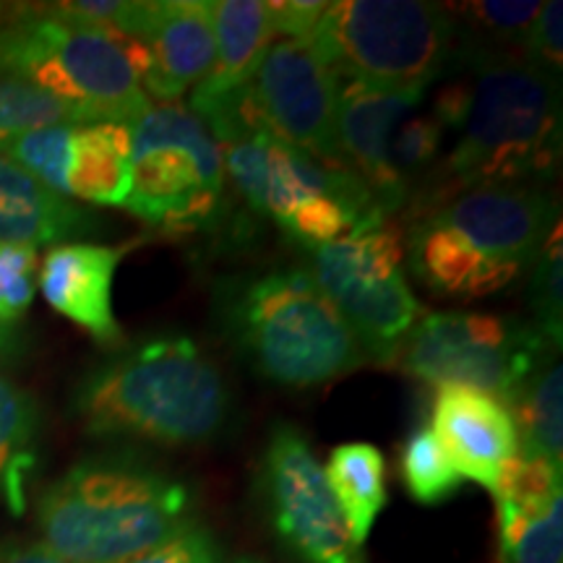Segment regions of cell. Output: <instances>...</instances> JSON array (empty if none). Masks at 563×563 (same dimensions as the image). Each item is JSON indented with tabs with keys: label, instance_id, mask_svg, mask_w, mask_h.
Returning a JSON list of instances; mask_svg holds the SVG:
<instances>
[{
	"label": "cell",
	"instance_id": "15",
	"mask_svg": "<svg viewBox=\"0 0 563 563\" xmlns=\"http://www.w3.org/2000/svg\"><path fill=\"white\" fill-rule=\"evenodd\" d=\"M431 431L462 481L496 490L504 470L519 454L517 422L493 394L443 386L433 399Z\"/></svg>",
	"mask_w": 563,
	"mask_h": 563
},
{
	"label": "cell",
	"instance_id": "30",
	"mask_svg": "<svg viewBox=\"0 0 563 563\" xmlns=\"http://www.w3.org/2000/svg\"><path fill=\"white\" fill-rule=\"evenodd\" d=\"M561 0L540 5L538 19L527 32L522 55L527 60L538 63L540 68L551 70V74L561 76V63H563V42H561Z\"/></svg>",
	"mask_w": 563,
	"mask_h": 563
},
{
	"label": "cell",
	"instance_id": "2",
	"mask_svg": "<svg viewBox=\"0 0 563 563\" xmlns=\"http://www.w3.org/2000/svg\"><path fill=\"white\" fill-rule=\"evenodd\" d=\"M74 407L97 439L196 446L220 435L232 394L191 336L159 334L91 371Z\"/></svg>",
	"mask_w": 563,
	"mask_h": 563
},
{
	"label": "cell",
	"instance_id": "16",
	"mask_svg": "<svg viewBox=\"0 0 563 563\" xmlns=\"http://www.w3.org/2000/svg\"><path fill=\"white\" fill-rule=\"evenodd\" d=\"M139 42L150 53V74L144 79L150 102H178L214 70L217 47L207 0H150Z\"/></svg>",
	"mask_w": 563,
	"mask_h": 563
},
{
	"label": "cell",
	"instance_id": "9",
	"mask_svg": "<svg viewBox=\"0 0 563 563\" xmlns=\"http://www.w3.org/2000/svg\"><path fill=\"white\" fill-rule=\"evenodd\" d=\"M405 228L378 217L352 235L311 251V277L332 300L368 361L391 365L422 306L405 277Z\"/></svg>",
	"mask_w": 563,
	"mask_h": 563
},
{
	"label": "cell",
	"instance_id": "6",
	"mask_svg": "<svg viewBox=\"0 0 563 563\" xmlns=\"http://www.w3.org/2000/svg\"><path fill=\"white\" fill-rule=\"evenodd\" d=\"M150 53L121 32L55 19L19 3L0 30V79L45 91L81 112L84 123H133L152 108L144 95Z\"/></svg>",
	"mask_w": 563,
	"mask_h": 563
},
{
	"label": "cell",
	"instance_id": "3",
	"mask_svg": "<svg viewBox=\"0 0 563 563\" xmlns=\"http://www.w3.org/2000/svg\"><path fill=\"white\" fill-rule=\"evenodd\" d=\"M555 224L559 201L548 188H475L426 209L405 258L412 277L439 298L481 300L532 266Z\"/></svg>",
	"mask_w": 563,
	"mask_h": 563
},
{
	"label": "cell",
	"instance_id": "17",
	"mask_svg": "<svg viewBox=\"0 0 563 563\" xmlns=\"http://www.w3.org/2000/svg\"><path fill=\"white\" fill-rule=\"evenodd\" d=\"M125 249L97 243H60L47 251L40 269V290L55 308L104 347L123 342L112 311V282Z\"/></svg>",
	"mask_w": 563,
	"mask_h": 563
},
{
	"label": "cell",
	"instance_id": "10",
	"mask_svg": "<svg viewBox=\"0 0 563 563\" xmlns=\"http://www.w3.org/2000/svg\"><path fill=\"white\" fill-rule=\"evenodd\" d=\"M548 357H553V344L530 323L493 313L435 311L422 313L391 365L435 389L467 386L509 407Z\"/></svg>",
	"mask_w": 563,
	"mask_h": 563
},
{
	"label": "cell",
	"instance_id": "22",
	"mask_svg": "<svg viewBox=\"0 0 563 563\" xmlns=\"http://www.w3.org/2000/svg\"><path fill=\"white\" fill-rule=\"evenodd\" d=\"M498 561L563 563V493L543 501L496 498Z\"/></svg>",
	"mask_w": 563,
	"mask_h": 563
},
{
	"label": "cell",
	"instance_id": "25",
	"mask_svg": "<svg viewBox=\"0 0 563 563\" xmlns=\"http://www.w3.org/2000/svg\"><path fill=\"white\" fill-rule=\"evenodd\" d=\"M399 473L410 496L418 504H441L460 490L462 477L443 454L431 426H422L405 441Z\"/></svg>",
	"mask_w": 563,
	"mask_h": 563
},
{
	"label": "cell",
	"instance_id": "31",
	"mask_svg": "<svg viewBox=\"0 0 563 563\" xmlns=\"http://www.w3.org/2000/svg\"><path fill=\"white\" fill-rule=\"evenodd\" d=\"M329 3L321 0H282L269 3L274 34H282L287 40H308L327 11Z\"/></svg>",
	"mask_w": 563,
	"mask_h": 563
},
{
	"label": "cell",
	"instance_id": "18",
	"mask_svg": "<svg viewBox=\"0 0 563 563\" xmlns=\"http://www.w3.org/2000/svg\"><path fill=\"white\" fill-rule=\"evenodd\" d=\"M95 228V217L76 207L0 154V243L60 245Z\"/></svg>",
	"mask_w": 563,
	"mask_h": 563
},
{
	"label": "cell",
	"instance_id": "4",
	"mask_svg": "<svg viewBox=\"0 0 563 563\" xmlns=\"http://www.w3.org/2000/svg\"><path fill=\"white\" fill-rule=\"evenodd\" d=\"M191 519L186 485L123 456L79 462L37 504L42 548L66 563H125Z\"/></svg>",
	"mask_w": 563,
	"mask_h": 563
},
{
	"label": "cell",
	"instance_id": "34",
	"mask_svg": "<svg viewBox=\"0 0 563 563\" xmlns=\"http://www.w3.org/2000/svg\"><path fill=\"white\" fill-rule=\"evenodd\" d=\"M16 11H19V3H0V30L16 16Z\"/></svg>",
	"mask_w": 563,
	"mask_h": 563
},
{
	"label": "cell",
	"instance_id": "5",
	"mask_svg": "<svg viewBox=\"0 0 563 563\" xmlns=\"http://www.w3.org/2000/svg\"><path fill=\"white\" fill-rule=\"evenodd\" d=\"M217 308L238 355L258 378L282 389H313L368 361L308 269L228 282Z\"/></svg>",
	"mask_w": 563,
	"mask_h": 563
},
{
	"label": "cell",
	"instance_id": "29",
	"mask_svg": "<svg viewBox=\"0 0 563 563\" xmlns=\"http://www.w3.org/2000/svg\"><path fill=\"white\" fill-rule=\"evenodd\" d=\"M125 563H222V553L214 534L191 519L165 543L133 555Z\"/></svg>",
	"mask_w": 563,
	"mask_h": 563
},
{
	"label": "cell",
	"instance_id": "35",
	"mask_svg": "<svg viewBox=\"0 0 563 563\" xmlns=\"http://www.w3.org/2000/svg\"><path fill=\"white\" fill-rule=\"evenodd\" d=\"M232 563H264V561H258V559H238V561H232Z\"/></svg>",
	"mask_w": 563,
	"mask_h": 563
},
{
	"label": "cell",
	"instance_id": "7",
	"mask_svg": "<svg viewBox=\"0 0 563 563\" xmlns=\"http://www.w3.org/2000/svg\"><path fill=\"white\" fill-rule=\"evenodd\" d=\"M308 42L336 79L431 89L456 60L460 26L441 3L340 0L327 5Z\"/></svg>",
	"mask_w": 563,
	"mask_h": 563
},
{
	"label": "cell",
	"instance_id": "24",
	"mask_svg": "<svg viewBox=\"0 0 563 563\" xmlns=\"http://www.w3.org/2000/svg\"><path fill=\"white\" fill-rule=\"evenodd\" d=\"M538 0H475L449 5L460 26V47L477 53H522L525 37L540 13Z\"/></svg>",
	"mask_w": 563,
	"mask_h": 563
},
{
	"label": "cell",
	"instance_id": "1",
	"mask_svg": "<svg viewBox=\"0 0 563 563\" xmlns=\"http://www.w3.org/2000/svg\"><path fill=\"white\" fill-rule=\"evenodd\" d=\"M460 76L431 100L452 146L422 183L431 209L475 188H548L561 162V76L522 53L456 51Z\"/></svg>",
	"mask_w": 563,
	"mask_h": 563
},
{
	"label": "cell",
	"instance_id": "32",
	"mask_svg": "<svg viewBox=\"0 0 563 563\" xmlns=\"http://www.w3.org/2000/svg\"><path fill=\"white\" fill-rule=\"evenodd\" d=\"M0 563H66L42 545H5L0 548Z\"/></svg>",
	"mask_w": 563,
	"mask_h": 563
},
{
	"label": "cell",
	"instance_id": "33",
	"mask_svg": "<svg viewBox=\"0 0 563 563\" xmlns=\"http://www.w3.org/2000/svg\"><path fill=\"white\" fill-rule=\"evenodd\" d=\"M16 347H19V340H16V332H13V327L0 323V357L13 355Z\"/></svg>",
	"mask_w": 563,
	"mask_h": 563
},
{
	"label": "cell",
	"instance_id": "20",
	"mask_svg": "<svg viewBox=\"0 0 563 563\" xmlns=\"http://www.w3.org/2000/svg\"><path fill=\"white\" fill-rule=\"evenodd\" d=\"M323 475H327L329 488L347 519L352 538L357 545H363L373 530V522L389 501L382 449L363 441L340 443L329 454Z\"/></svg>",
	"mask_w": 563,
	"mask_h": 563
},
{
	"label": "cell",
	"instance_id": "23",
	"mask_svg": "<svg viewBox=\"0 0 563 563\" xmlns=\"http://www.w3.org/2000/svg\"><path fill=\"white\" fill-rule=\"evenodd\" d=\"M37 431L34 397L0 371V496L16 511L24 504V485L34 467Z\"/></svg>",
	"mask_w": 563,
	"mask_h": 563
},
{
	"label": "cell",
	"instance_id": "8",
	"mask_svg": "<svg viewBox=\"0 0 563 563\" xmlns=\"http://www.w3.org/2000/svg\"><path fill=\"white\" fill-rule=\"evenodd\" d=\"M222 150L180 102L144 110L131 123V196L123 209L150 228L199 232L224 207Z\"/></svg>",
	"mask_w": 563,
	"mask_h": 563
},
{
	"label": "cell",
	"instance_id": "14",
	"mask_svg": "<svg viewBox=\"0 0 563 563\" xmlns=\"http://www.w3.org/2000/svg\"><path fill=\"white\" fill-rule=\"evenodd\" d=\"M426 100L428 89H389L340 79L336 146H340L342 165L363 180L386 217L402 209L389 175L391 139L405 118Z\"/></svg>",
	"mask_w": 563,
	"mask_h": 563
},
{
	"label": "cell",
	"instance_id": "13",
	"mask_svg": "<svg viewBox=\"0 0 563 563\" xmlns=\"http://www.w3.org/2000/svg\"><path fill=\"white\" fill-rule=\"evenodd\" d=\"M266 129L327 165H342L336 146L340 79L308 40H279L251 79Z\"/></svg>",
	"mask_w": 563,
	"mask_h": 563
},
{
	"label": "cell",
	"instance_id": "27",
	"mask_svg": "<svg viewBox=\"0 0 563 563\" xmlns=\"http://www.w3.org/2000/svg\"><path fill=\"white\" fill-rule=\"evenodd\" d=\"M530 302L538 332L561 350L563 342V243L561 222L555 224L538 258L532 262Z\"/></svg>",
	"mask_w": 563,
	"mask_h": 563
},
{
	"label": "cell",
	"instance_id": "11",
	"mask_svg": "<svg viewBox=\"0 0 563 563\" xmlns=\"http://www.w3.org/2000/svg\"><path fill=\"white\" fill-rule=\"evenodd\" d=\"M262 493L279 543L300 563H365L363 545L329 488L311 443L290 422H279L262 456Z\"/></svg>",
	"mask_w": 563,
	"mask_h": 563
},
{
	"label": "cell",
	"instance_id": "28",
	"mask_svg": "<svg viewBox=\"0 0 563 563\" xmlns=\"http://www.w3.org/2000/svg\"><path fill=\"white\" fill-rule=\"evenodd\" d=\"M37 249L24 243H0V323L13 327L30 311L37 292Z\"/></svg>",
	"mask_w": 563,
	"mask_h": 563
},
{
	"label": "cell",
	"instance_id": "21",
	"mask_svg": "<svg viewBox=\"0 0 563 563\" xmlns=\"http://www.w3.org/2000/svg\"><path fill=\"white\" fill-rule=\"evenodd\" d=\"M509 410L517 422L519 454L563 467V368L548 357L514 394Z\"/></svg>",
	"mask_w": 563,
	"mask_h": 563
},
{
	"label": "cell",
	"instance_id": "26",
	"mask_svg": "<svg viewBox=\"0 0 563 563\" xmlns=\"http://www.w3.org/2000/svg\"><path fill=\"white\" fill-rule=\"evenodd\" d=\"M81 112L45 91L13 79H0V146L37 129L79 125Z\"/></svg>",
	"mask_w": 563,
	"mask_h": 563
},
{
	"label": "cell",
	"instance_id": "19",
	"mask_svg": "<svg viewBox=\"0 0 563 563\" xmlns=\"http://www.w3.org/2000/svg\"><path fill=\"white\" fill-rule=\"evenodd\" d=\"M207 13L217 60L209 79L194 89L199 97L224 95L249 84L277 37L269 3L262 0H207Z\"/></svg>",
	"mask_w": 563,
	"mask_h": 563
},
{
	"label": "cell",
	"instance_id": "12",
	"mask_svg": "<svg viewBox=\"0 0 563 563\" xmlns=\"http://www.w3.org/2000/svg\"><path fill=\"white\" fill-rule=\"evenodd\" d=\"M63 199L125 207L131 196V125L79 123L24 133L0 146Z\"/></svg>",
	"mask_w": 563,
	"mask_h": 563
}]
</instances>
